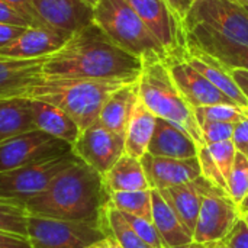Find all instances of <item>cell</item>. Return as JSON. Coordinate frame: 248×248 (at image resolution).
<instances>
[{
    "label": "cell",
    "mask_w": 248,
    "mask_h": 248,
    "mask_svg": "<svg viewBox=\"0 0 248 248\" xmlns=\"http://www.w3.org/2000/svg\"><path fill=\"white\" fill-rule=\"evenodd\" d=\"M0 248H31V244L26 237L0 231Z\"/></svg>",
    "instance_id": "cell-42"
},
{
    "label": "cell",
    "mask_w": 248,
    "mask_h": 248,
    "mask_svg": "<svg viewBox=\"0 0 248 248\" xmlns=\"http://www.w3.org/2000/svg\"><path fill=\"white\" fill-rule=\"evenodd\" d=\"M0 22L9 23V25H17V26H32L19 12H16L12 6H9L6 1L0 0Z\"/></svg>",
    "instance_id": "cell-39"
},
{
    "label": "cell",
    "mask_w": 248,
    "mask_h": 248,
    "mask_svg": "<svg viewBox=\"0 0 248 248\" xmlns=\"http://www.w3.org/2000/svg\"><path fill=\"white\" fill-rule=\"evenodd\" d=\"M240 1H241V3H243L244 6H248V0H240Z\"/></svg>",
    "instance_id": "cell-51"
},
{
    "label": "cell",
    "mask_w": 248,
    "mask_h": 248,
    "mask_svg": "<svg viewBox=\"0 0 248 248\" xmlns=\"http://www.w3.org/2000/svg\"><path fill=\"white\" fill-rule=\"evenodd\" d=\"M206 248H227L221 241L219 243H214V244H208V247Z\"/></svg>",
    "instance_id": "cell-48"
},
{
    "label": "cell",
    "mask_w": 248,
    "mask_h": 248,
    "mask_svg": "<svg viewBox=\"0 0 248 248\" xmlns=\"http://www.w3.org/2000/svg\"><path fill=\"white\" fill-rule=\"evenodd\" d=\"M232 144L235 145L237 151H243L248 145V116L235 124L234 134H232Z\"/></svg>",
    "instance_id": "cell-40"
},
{
    "label": "cell",
    "mask_w": 248,
    "mask_h": 248,
    "mask_svg": "<svg viewBox=\"0 0 248 248\" xmlns=\"http://www.w3.org/2000/svg\"><path fill=\"white\" fill-rule=\"evenodd\" d=\"M198 158H199V164H201V171H202V176L209 180L212 185L224 189L228 192V182L224 179L218 164L215 163L209 148L206 145L201 147L199 151H198Z\"/></svg>",
    "instance_id": "cell-35"
},
{
    "label": "cell",
    "mask_w": 248,
    "mask_h": 248,
    "mask_svg": "<svg viewBox=\"0 0 248 248\" xmlns=\"http://www.w3.org/2000/svg\"><path fill=\"white\" fill-rule=\"evenodd\" d=\"M240 153H243V154H244V155L248 158V145L244 148V150H243V151H240Z\"/></svg>",
    "instance_id": "cell-50"
},
{
    "label": "cell",
    "mask_w": 248,
    "mask_h": 248,
    "mask_svg": "<svg viewBox=\"0 0 248 248\" xmlns=\"http://www.w3.org/2000/svg\"><path fill=\"white\" fill-rule=\"evenodd\" d=\"M106 235L97 225L29 215L26 238L31 248H89Z\"/></svg>",
    "instance_id": "cell-7"
},
{
    "label": "cell",
    "mask_w": 248,
    "mask_h": 248,
    "mask_svg": "<svg viewBox=\"0 0 248 248\" xmlns=\"http://www.w3.org/2000/svg\"><path fill=\"white\" fill-rule=\"evenodd\" d=\"M71 151V144L35 129L0 142V173L61 157Z\"/></svg>",
    "instance_id": "cell-9"
},
{
    "label": "cell",
    "mask_w": 248,
    "mask_h": 248,
    "mask_svg": "<svg viewBox=\"0 0 248 248\" xmlns=\"http://www.w3.org/2000/svg\"><path fill=\"white\" fill-rule=\"evenodd\" d=\"M208 244H199V243H195L192 241L190 244H185V246H179V247H171V248H206Z\"/></svg>",
    "instance_id": "cell-47"
},
{
    "label": "cell",
    "mask_w": 248,
    "mask_h": 248,
    "mask_svg": "<svg viewBox=\"0 0 248 248\" xmlns=\"http://www.w3.org/2000/svg\"><path fill=\"white\" fill-rule=\"evenodd\" d=\"M198 144L187 132L166 119L157 118L155 131L148 145V154L186 160L198 157Z\"/></svg>",
    "instance_id": "cell-19"
},
{
    "label": "cell",
    "mask_w": 248,
    "mask_h": 248,
    "mask_svg": "<svg viewBox=\"0 0 248 248\" xmlns=\"http://www.w3.org/2000/svg\"><path fill=\"white\" fill-rule=\"evenodd\" d=\"M93 22L118 46L144 64L166 61L169 57L164 46L126 0H100L94 6Z\"/></svg>",
    "instance_id": "cell-4"
},
{
    "label": "cell",
    "mask_w": 248,
    "mask_h": 248,
    "mask_svg": "<svg viewBox=\"0 0 248 248\" xmlns=\"http://www.w3.org/2000/svg\"><path fill=\"white\" fill-rule=\"evenodd\" d=\"M106 202L108 193L102 176L77 158L54 179L46 190L28 201L23 208L29 215L99 227Z\"/></svg>",
    "instance_id": "cell-2"
},
{
    "label": "cell",
    "mask_w": 248,
    "mask_h": 248,
    "mask_svg": "<svg viewBox=\"0 0 248 248\" xmlns=\"http://www.w3.org/2000/svg\"><path fill=\"white\" fill-rule=\"evenodd\" d=\"M126 83L131 81L44 77L38 84L31 87L25 97L42 100L60 108L83 131L97 122L109 96Z\"/></svg>",
    "instance_id": "cell-3"
},
{
    "label": "cell",
    "mask_w": 248,
    "mask_h": 248,
    "mask_svg": "<svg viewBox=\"0 0 248 248\" xmlns=\"http://www.w3.org/2000/svg\"><path fill=\"white\" fill-rule=\"evenodd\" d=\"M185 28L187 46L211 55L227 70L241 68L248 71V45L232 41L203 23L185 25Z\"/></svg>",
    "instance_id": "cell-14"
},
{
    "label": "cell",
    "mask_w": 248,
    "mask_h": 248,
    "mask_svg": "<svg viewBox=\"0 0 248 248\" xmlns=\"http://www.w3.org/2000/svg\"><path fill=\"white\" fill-rule=\"evenodd\" d=\"M227 248H248V225L244 218H240L228 235L221 241Z\"/></svg>",
    "instance_id": "cell-37"
},
{
    "label": "cell",
    "mask_w": 248,
    "mask_h": 248,
    "mask_svg": "<svg viewBox=\"0 0 248 248\" xmlns=\"http://www.w3.org/2000/svg\"><path fill=\"white\" fill-rule=\"evenodd\" d=\"M124 214V212H122ZM126 221L131 224V227L134 228V231L138 234V237L148 246L150 248H164L163 246V240L155 228V225L153 224V221L140 218V217H134L129 214H124Z\"/></svg>",
    "instance_id": "cell-34"
},
{
    "label": "cell",
    "mask_w": 248,
    "mask_h": 248,
    "mask_svg": "<svg viewBox=\"0 0 248 248\" xmlns=\"http://www.w3.org/2000/svg\"><path fill=\"white\" fill-rule=\"evenodd\" d=\"M183 58L196 68L202 76H205L218 90H221L225 96H228L231 100H234L240 108L248 109L247 97L243 94L234 78L231 77L230 71L215 58L211 55L186 45V51L183 52Z\"/></svg>",
    "instance_id": "cell-21"
},
{
    "label": "cell",
    "mask_w": 248,
    "mask_h": 248,
    "mask_svg": "<svg viewBox=\"0 0 248 248\" xmlns=\"http://www.w3.org/2000/svg\"><path fill=\"white\" fill-rule=\"evenodd\" d=\"M228 193L237 205L243 202L248 193V158L240 151L235 154V161L228 179Z\"/></svg>",
    "instance_id": "cell-31"
},
{
    "label": "cell",
    "mask_w": 248,
    "mask_h": 248,
    "mask_svg": "<svg viewBox=\"0 0 248 248\" xmlns=\"http://www.w3.org/2000/svg\"><path fill=\"white\" fill-rule=\"evenodd\" d=\"M41 25L73 36L94 20V7L84 0H32Z\"/></svg>",
    "instance_id": "cell-15"
},
{
    "label": "cell",
    "mask_w": 248,
    "mask_h": 248,
    "mask_svg": "<svg viewBox=\"0 0 248 248\" xmlns=\"http://www.w3.org/2000/svg\"><path fill=\"white\" fill-rule=\"evenodd\" d=\"M240 211L231 195L208 182L198 222L193 231V241L199 244H214L222 241L240 219Z\"/></svg>",
    "instance_id": "cell-8"
},
{
    "label": "cell",
    "mask_w": 248,
    "mask_h": 248,
    "mask_svg": "<svg viewBox=\"0 0 248 248\" xmlns=\"http://www.w3.org/2000/svg\"><path fill=\"white\" fill-rule=\"evenodd\" d=\"M243 218H244V221H246V222H247V225H248V214H247V215H244V217H243Z\"/></svg>",
    "instance_id": "cell-52"
},
{
    "label": "cell",
    "mask_w": 248,
    "mask_h": 248,
    "mask_svg": "<svg viewBox=\"0 0 248 248\" xmlns=\"http://www.w3.org/2000/svg\"><path fill=\"white\" fill-rule=\"evenodd\" d=\"M231 77L234 78V81L237 83V86L240 87V90L243 92V94L247 97L248 100V71L247 70H241V68H232L228 70Z\"/></svg>",
    "instance_id": "cell-44"
},
{
    "label": "cell",
    "mask_w": 248,
    "mask_h": 248,
    "mask_svg": "<svg viewBox=\"0 0 248 248\" xmlns=\"http://www.w3.org/2000/svg\"><path fill=\"white\" fill-rule=\"evenodd\" d=\"M246 7H247V10H248V6H246Z\"/></svg>",
    "instance_id": "cell-53"
},
{
    "label": "cell",
    "mask_w": 248,
    "mask_h": 248,
    "mask_svg": "<svg viewBox=\"0 0 248 248\" xmlns=\"http://www.w3.org/2000/svg\"><path fill=\"white\" fill-rule=\"evenodd\" d=\"M166 64L180 93L193 109L211 105L238 106L234 100H231L221 90H218L205 76H202L196 68H193L183 58V54L169 55L166 58Z\"/></svg>",
    "instance_id": "cell-13"
},
{
    "label": "cell",
    "mask_w": 248,
    "mask_h": 248,
    "mask_svg": "<svg viewBox=\"0 0 248 248\" xmlns=\"http://www.w3.org/2000/svg\"><path fill=\"white\" fill-rule=\"evenodd\" d=\"M3 1H6L9 6H12L16 12H19L32 26L41 25L38 17H36L32 0H3Z\"/></svg>",
    "instance_id": "cell-38"
},
{
    "label": "cell",
    "mask_w": 248,
    "mask_h": 248,
    "mask_svg": "<svg viewBox=\"0 0 248 248\" xmlns=\"http://www.w3.org/2000/svg\"><path fill=\"white\" fill-rule=\"evenodd\" d=\"M193 23H203L248 45V10L240 0H195L185 20V25Z\"/></svg>",
    "instance_id": "cell-10"
},
{
    "label": "cell",
    "mask_w": 248,
    "mask_h": 248,
    "mask_svg": "<svg viewBox=\"0 0 248 248\" xmlns=\"http://www.w3.org/2000/svg\"><path fill=\"white\" fill-rule=\"evenodd\" d=\"M99 228L105 235L112 237L122 248H150L138 237L125 215L108 202L102 209Z\"/></svg>",
    "instance_id": "cell-28"
},
{
    "label": "cell",
    "mask_w": 248,
    "mask_h": 248,
    "mask_svg": "<svg viewBox=\"0 0 248 248\" xmlns=\"http://www.w3.org/2000/svg\"><path fill=\"white\" fill-rule=\"evenodd\" d=\"M195 118L198 124L203 122H230L238 124L248 116V109L234 106V105H211L195 108Z\"/></svg>",
    "instance_id": "cell-30"
},
{
    "label": "cell",
    "mask_w": 248,
    "mask_h": 248,
    "mask_svg": "<svg viewBox=\"0 0 248 248\" xmlns=\"http://www.w3.org/2000/svg\"><path fill=\"white\" fill-rule=\"evenodd\" d=\"M31 106L33 112L35 128L38 131H42L71 145L77 141L80 135V128L64 110L51 103L36 99H31Z\"/></svg>",
    "instance_id": "cell-23"
},
{
    "label": "cell",
    "mask_w": 248,
    "mask_h": 248,
    "mask_svg": "<svg viewBox=\"0 0 248 248\" xmlns=\"http://www.w3.org/2000/svg\"><path fill=\"white\" fill-rule=\"evenodd\" d=\"M84 1H86L87 4H90L92 7H94V6H96V4H97V3H99L100 0H84Z\"/></svg>",
    "instance_id": "cell-49"
},
{
    "label": "cell",
    "mask_w": 248,
    "mask_h": 248,
    "mask_svg": "<svg viewBox=\"0 0 248 248\" xmlns=\"http://www.w3.org/2000/svg\"><path fill=\"white\" fill-rule=\"evenodd\" d=\"M157 116L137 99L125 132V154L141 160L148 153V145L154 135Z\"/></svg>",
    "instance_id": "cell-24"
},
{
    "label": "cell",
    "mask_w": 248,
    "mask_h": 248,
    "mask_svg": "<svg viewBox=\"0 0 248 248\" xmlns=\"http://www.w3.org/2000/svg\"><path fill=\"white\" fill-rule=\"evenodd\" d=\"M142 68L144 62L140 58L118 46L93 22L45 58L42 74L46 78L135 81Z\"/></svg>",
    "instance_id": "cell-1"
},
{
    "label": "cell",
    "mask_w": 248,
    "mask_h": 248,
    "mask_svg": "<svg viewBox=\"0 0 248 248\" xmlns=\"http://www.w3.org/2000/svg\"><path fill=\"white\" fill-rule=\"evenodd\" d=\"M209 180H206L203 176L198 177L193 182L173 186L164 190H158L164 201L171 206V209L176 212L185 228L192 234L198 222L201 205H202V195Z\"/></svg>",
    "instance_id": "cell-20"
},
{
    "label": "cell",
    "mask_w": 248,
    "mask_h": 248,
    "mask_svg": "<svg viewBox=\"0 0 248 248\" xmlns=\"http://www.w3.org/2000/svg\"><path fill=\"white\" fill-rule=\"evenodd\" d=\"M238 211H240V217H241V218L248 214V193H247V196L243 199V202L238 205Z\"/></svg>",
    "instance_id": "cell-46"
},
{
    "label": "cell",
    "mask_w": 248,
    "mask_h": 248,
    "mask_svg": "<svg viewBox=\"0 0 248 248\" xmlns=\"http://www.w3.org/2000/svg\"><path fill=\"white\" fill-rule=\"evenodd\" d=\"M151 202H153V224L155 225L163 240L164 248L190 244L193 241L192 234L185 228L176 212L164 201L161 193L155 189H151Z\"/></svg>",
    "instance_id": "cell-25"
},
{
    "label": "cell",
    "mask_w": 248,
    "mask_h": 248,
    "mask_svg": "<svg viewBox=\"0 0 248 248\" xmlns=\"http://www.w3.org/2000/svg\"><path fill=\"white\" fill-rule=\"evenodd\" d=\"M70 38V35H65L45 25L29 26L15 41L0 48V57L15 60L49 57L61 49Z\"/></svg>",
    "instance_id": "cell-17"
},
{
    "label": "cell",
    "mask_w": 248,
    "mask_h": 248,
    "mask_svg": "<svg viewBox=\"0 0 248 248\" xmlns=\"http://www.w3.org/2000/svg\"><path fill=\"white\" fill-rule=\"evenodd\" d=\"M144 173L147 176L150 189L164 190L173 186H180L189 182L196 180L202 176L199 158H169V157H155L145 154L141 158Z\"/></svg>",
    "instance_id": "cell-16"
},
{
    "label": "cell",
    "mask_w": 248,
    "mask_h": 248,
    "mask_svg": "<svg viewBox=\"0 0 248 248\" xmlns=\"http://www.w3.org/2000/svg\"><path fill=\"white\" fill-rule=\"evenodd\" d=\"M26 218L25 208L0 202V231L26 237Z\"/></svg>",
    "instance_id": "cell-32"
},
{
    "label": "cell",
    "mask_w": 248,
    "mask_h": 248,
    "mask_svg": "<svg viewBox=\"0 0 248 248\" xmlns=\"http://www.w3.org/2000/svg\"><path fill=\"white\" fill-rule=\"evenodd\" d=\"M73 154L103 176L125 154V137L109 131L97 121L80 131L73 144Z\"/></svg>",
    "instance_id": "cell-11"
},
{
    "label": "cell",
    "mask_w": 248,
    "mask_h": 248,
    "mask_svg": "<svg viewBox=\"0 0 248 248\" xmlns=\"http://www.w3.org/2000/svg\"><path fill=\"white\" fill-rule=\"evenodd\" d=\"M138 99V80L115 90L102 108L99 122L109 131L125 137L132 109Z\"/></svg>",
    "instance_id": "cell-22"
},
{
    "label": "cell",
    "mask_w": 248,
    "mask_h": 248,
    "mask_svg": "<svg viewBox=\"0 0 248 248\" xmlns=\"http://www.w3.org/2000/svg\"><path fill=\"white\" fill-rule=\"evenodd\" d=\"M76 160L77 157L71 151L61 157L0 173V202L23 208L28 201L46 190L54 179Z\"/></svg>",
    "instance_id": "cell-6"
},
{
    "label": "cell",
    "mask_w": 248,
    "mask_h": 248,
    "mask_svg": "<svg viewBox=\"0 0 248 248\" xmlns=\"http://www.w3.org/2000/svg\"><path fill=\"white\" fill-rule=\"evenodd\" d=\"M138 96L157 118L182 128L193 138L199 148L203 147L201 126L195 118L193 108L176 86L166 61L144 64L138 78Z\"/></svg>",
    "instance_id": "cell-5"
},
{
    "label": "cell",
    "mask_w": 248,
    "mask_h": 248,
    "mask_svg": "<svg viewBox=\"0 0 248 248\" xmlns=\"http://www.w3.org/2000/svg\"><path fill=\"white\" fill-rule=\"evenodd\" d=\"M166 1L170 4V7L174 10V13L185 22L195 0H166Z\"/></svg>",
    "instance_id": "cell-43"
},
{
    "label": "cell",
    "mask_w": 248,
    "mask_h": 248,
    "mask_svg": "<svg viewBox=\"0 0 248 248\" xmlns=\"http://www.w3.org/2000/svg\"><path fill=\"white\" fill-rule=\"evenodd\" d=\"M215 160V163L218 164L224 179L228 182L234 161H235V154H237V148L232 144V140L230 141H224V142H218V144H212V145H206Z\"/></svg>",
    "instance_id": "cell-33"
},
{
    "label": "cell",
    "mask_w": 248,
    "mask_h": 248,
    "mask_svg": "<svg viewBox=\"0 0 248 248\" xmlns=\"http://www.w3.org/2000/svg\"><path fill=\"white\" fill-rule=\"evenodd\" d=\"M89 248H122L112 237H109V235H106L105 238H102L100 241H97V243H94V244H92Z\"/></svg>",
    "instance_id": "cell-45"
},
{
    "label": "cell",
    "mask_w": 248,
    "mask_h": 248,
    "mask_svg": "<svg viewBox=\"0 0 248 248\" xmlns=\"http://www.w3.org/2000/svg\"><path fill=\"white\" fill-rule=\"evenodd\" d=\"M102 182L106 193L140 192L150 189L141 160L128 154H124L112 169L102 176Z\"/></svg>",
    "instance_id": "cell-26"
},
{
    "label": "cell",
    "mask_w": 248,
    "mask_h": 248,
    "mask_svg": "<svg viewBox=\"0 0 248 248\" xmlns=\"http://www.w3.org/2000/svg\"><path fill=\"white\" fill-rule=\"evenodd\" d=\"M160 41L169 55L186 51L185 22L174 13L166 0H126Z\"/></svg>",
    "instance_id": "cell-12"
},
{
    "label": "cell",
    "mask_w": 248,
    "mask_h": 248,
    "mask_svg": "<svg viewBox=\"0 0 248 248\" xmlns=\"http://www.w3.org/2000/svg\"><path fill=\"white\" fill-rule=\"evenodd\" d=\"M108 203L124 214L153 221L151 189L140 192H113L108 193Z\"/></svg>",
    "instance_id": "cell-29"
},
{
    "label": "cell",
    "mask_w": 248,
    "mask_h": 248,
    "mask_svg": "<svg viewBox=\"0 0 248 248\" xmlns=\"http://www.w3.org/2000/svg\"><path fill=\"white\" fill-rule=\"evenodd\" d=\"M202 132L203 145H212L232 140L235 124L230 122H203L199 125Z\"/></svg>",
    "instance_id": "cell-36"
},
{
    "label": "cell",
    "mask_w": 248,
    "mask_h": 248,
    "mask_svg": "<svg viewBox=\"0 0 248 248\" xmlns=\"http://www.w3.org/2000/svg\"><path fill=\"white\" fill-rule=\"evenodd\" d=\"M35 129L31 99L19 96L0 100V142Z\"/></svg>",
    "instance_id": "cell-27"
},
{
    "label": "cell",
    "mask_w": 248,
    "mask_h": 248,
    "mask_svg": "<svg viewBox=\"0 0 248 248\" xmlns=\"http://www.w3.org/2000/svg\"><path fill=\"white\" fill-rule=\"evenodd\" d=\"M25 29L26 26H17V25H9L0 22V48L15 41L19 35L25 32Z\"/></svg>",
    "instance_id": "cell-41"
},
{
    "label": "cell",
    "mask_w": 248,
    "mask_h": 248,
    "mask_svg": "<svg viewBox=\"0 0 248 248\" xmlns=\"http://www.w3.org/2000/svg\"><path fill=\"white\" fill-rule=\"evenodd\" d=\"M46 57L33 60H15L0 57V100L25 97L42 78V65Z\"/></svg>",
    "instance_id": "cell-18"
}]
</instances>
